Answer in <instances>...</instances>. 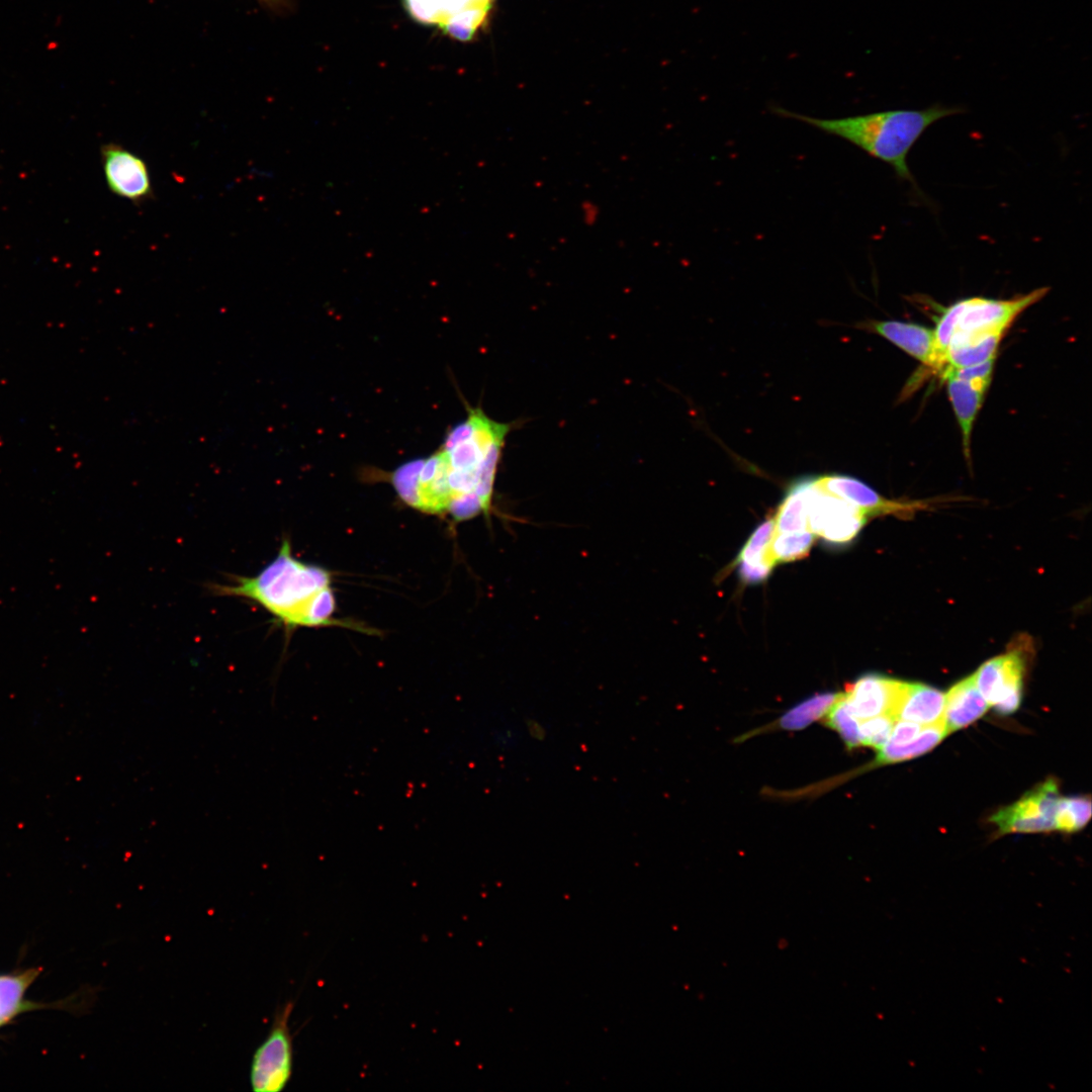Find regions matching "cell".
Returning a JSON list of instances; mask_svg holds the SVG:
<instances>
[{
	"label": "cell",
	"mask_w": 1092,
	"mask_h": 1092,
	"mask_svg": "<svg viewBox=\"0 0 1092 1092\" xmlns=\"http://www.w3.org/2000/svg\"><path fill=\"white\" fill-rule=\"evenodd\" d=\"M942 376L946 380L949 399L961 427L964 453L969 460L973 425L987 389L949 374Z\"/></svg>",
	"instance_id": "obj_18"
},
{
	"label": "cell",
	"mask_w": 1092,
	"mask_h": 1092,
	"mask_svg": "<svg viewBox=\"0 0 1092 1092\" xmlns=\"http://www.w3.org/2000/svg\"><path fill=\"white\" fill-rule=\"evenodd\" d=\"M896 719L890 715H879L861 720L859 734L861 745L880 749L889 739Z\"/></svg>",
	"instance_id": "obj_26"
},
{
	"label": "cell",
	"mask_w": 1092,
	"mask_h": 1092,
	"mask_svg": "<svg viewBox=\"0 0 1092 1092\" xmlns=\"http://www.w3.org/2000/svg\"><path fill=\"white\" fill-rule=\"evenodd\" d=\"M775 533H797L808 530L805 478L788 490L774 519Z\"/></svg>",
	"instance_id": "obj_20"
},
{
	"label": "cell",
	"mask_w": 1092,
	"mask_h": 1092,
	"mask_svg": "<svg viewBox=\"0 0 1092 1092\" xmlns=\"http://www.w3.org/2000/svg\"><path fill=\"white\" fill-rule=\"evenodd\" d=\"M815 535L807 530L797 533H775L768 555L777 562H789L805 557L813 544Z\"/></svg>",
	"instance_id": "obj_23"
},
{
	"label": "cell",
	"mask_w": 1092,
	"mask_h": 1092,
	"mask_svg": "<svg viewBox=\"0 0 1092 1092\" xmlns=\"http://www.w3.org/2000/svg\"><path fill=\"white\" fill-rule=\"evenodd\" d=\"M37 974V970H28L0 976V1025L24 1009V993Z\"/></svg>",
	"instance_id": "obj_21"
},
{
	"label": "cell",
	"mask_w": 1092,
	"mask_h": 1092,
	"mask_svg": "<svg viewBox=\"0 0 1092 1092\" xmlns=\"http://www.w3.org/2000/svg\"><path fill=\"white\" fill-rule=\"evenodd\" d=\"M273 10H281L287 7L288 0H259Z\"/></svg>",
	"instance_id": "obj_29"
},
{
	"label": "cell",
	"mask_w": 1092,
	"mask_h": 1092,
	"mask_svg": "<svg viewBox=\"0 0 1092 1092\" xmlns=\"http://www.w3.org/2000/svg\"><path fill=\"white\" fill-rule=\"evenodd\" d=\"M944 695L923 684L907 682L899 703L896 720H907L920 725L943 722Z\"/></svg>",
	"instance_id": "obj_16"
},
{
	"label": "cell",
	"mask_w": 1092,
	"mask_h": 1092,
	"mask_svg": "<svg viewBox=\"0 0 1092 1092\" xmlns=\"http://www.w3.org/2000/svg\"><path fill=\"white\" fill-rule=\"evenodd\" d=\"M808 530L833 544L850 542L867 516L852 504L823 489L817 478H805Z\"/></svg>",
	"instance_id": "obj_5"
},
{
	"label": "cell",
	"mask_w": 1092,
	"mask_h": 1092,
	"mask_svg": "<svg viewBox=\"0 0 1092 1092\" xmlns=\"http://www.w3.org/2000/svg\"><path fill=\"white\" fill-rule=\"evenodd\" d=\"M816 478L823 489L852 504L867 517L887 514L907 516L923 508V504L919 502L902 503L887 499L868 484L852 476L828 474Z\"/></svg>",
	"instance_id": "obj_12"
},
{
	"label": "cell",
	"mask_w": 1092,
	"mask_h": 1092,
	"mask_svg": "<svg viewBox=\"0 0 1092 1092\" xmlns=\"http://www.w3.org/2000/svg\"><path fill=\"white\" fill-rule=\"evenodd\" d=\"M1024 664L1017 653H1006L983 663L974 674L981 695L1001 715L1015 712L1021 701Z\"/></svg>",
	"instance_id": "obj_9"
},
{
	"label": "cell",
	"mask_w": 1092,
	"mask_h": 1092,
	"mask_svg": "<svg viewBox=\"0 0 1092 1092\" xmlns=\"http://www.w3.org/2000/svg\"><path fill=\"white\" fill-rule=\"evenodd\" d=\"M775 534V522L774 519L766 520L760 524L750 535L749 539L741 549L737 562L746 563H772L774 560L768 555V546L770 540Z\"/></svg>",
	"instance_id": "obj_25"
},
{
	"label": "cell",
	"mask_w": 1092,
	"mask_h": 1092,
	"mask_svg": "<svg viewBox=\"0 0 1092 1092\" xmlns=\"http://www.w3.org/2000/svg\"><path fill=\"white\" fill-rule=\"evenodd\" d=\"M410 13L423 23L439 25L452 36L472 38L485 24L495 0H404Z\"/></svg>",
	"instance_id": "obj_7"
},
{
	"label": "cell",
	"mask_w": 1092,
	"mask_h": 1092,
	"mask_svg": "<svg viewBox=\"0 0 1092 1092\" xmlns=\"http://www.w3.org/2000/svg\"><path fill=\"white\" fill-rule=\"evenodd\" d=\"M988 707L974 674L960 680L944 695L943 722L947 732L967 727L981 718Z\"/></svg>",
	"instance_id": "obj_14"
},
{
	"label": "cell",
	"mask_w": 1092,
	"mask_h": 1092,
	"mask_svg": "<svg viewBox=\"0 0 1092 1092\" xmlns=\"http://www.w3.org/2000/svg\"><path fill=\"white\" fill-rule=\"evenodd\" d=\"M738 573L744 582L755 583L764 580L770 573L772 563H746L738 562Z\"/></svg>",
	"instance_id": "obj_28"
},
{
	"label": "cell",
	"mask_w": 1092,
	"mask_h": 1092,
	"mask_svg": "<svg viewBox=\"0 0 1092 1092\" xmlns=\"http://www.w3.org/2000/svg\"><path fill=\"white\" fill-rule=\"evenodd\" d=\"M1091 810L1088 796L1060 798L1055 816L1056 829L1066 833L1081 830L1090 820Z\"/></svg>",
	"instance_id": "obj_24"
},
{
	"label": "cell",
	"mask_w": 1092,
	"mask_h": 1092,
	"mask_svg": "<svg viewBox=\"0 0 1092 1092\" xmlns=\"http://www.w3.org/2000/svg\"><path fill=\"white\" fill-rule=\"evenodd\" d=\"M1003 334L1004 332L972 334L956 331L947 348L945 366L966 367L995 357Z\"/></svg>",
	"instance_id": "obj_17"
},
{
	"label": "cell",
	"mask_w": 1092,
	"mask_h": 1092,
	"mask_svg": "<svg viewBox=\"0 0 1092 1092\" xmlns=\"http://www.w3.org/2000/svg\"><path fill=\"white\" fill-rule=\"evenodd\" d=\"M839 696L840 693L826 692L807 698L789 709L775 721L739 736L736 739V742H741L752 736L772 731L802 730L813 722L822 720Z\"/></svg>",
	"instance_id": "obj_15"
},
{
	"label": "cell",
	"mask_w": 1092,
	"mask_h": 1092,
	"mask_svg": "<svg viewBox=\"0 0 1092 1092\" xmlns=\"http://www.w3.org/2000/svg\"><path fill=\"white\" fill-rule=\"evenodd\" d=\"M217 596L249 600L286 628L342 625L333 615L336 601L331 573L295 558L284 540L277 555L254 576H235L232 583L214 584Z\"/></svg>",
	"instance_id": "obj_1"
},
{
	"label": "cell",
	"mask_w": 1092,
	"mask_h": 1092,
	"mask_svg": "<svg viewBox=\"0 0 1092 1092\" xmlns=\"http://www.w3.org/2000/svg\"><path fill=\"white\" fill-rule=\"evenodd\" d=\"M466 407V419L447 433L438 449L452 495L449 515L457 521L490 511L506 439L518 425L495 421L480 406Z\"/></svg>",
	"instance_id": "obj_2"
},
{
	"label": "cell",
	"mask_w": 1092,
	"mask_h": 1092,
	"mask_svg": "<svg viewBox=\"0 0 1092 1092\" xmlns=\"http://www.w3.org/2000/svg\"><path fill=\"white\" fill-rule=\"evenodd\" d=\"M858 327L882 336L921 363L935 369L933 330L900 321H871Z\"/></svg>",
	"instance_id": "obj_13"
},
{
	"label": "cell",
	"mask_w": 1092,
	"mask_h": 1092,
	"mask_svg": "<svg viewBox=\"0 0 1092 1092\" xmlns=\"http://www.w3.org/2000/svg\"><path fill=\"white\" fill-rule=\"evenodd\" d=\"M1049 287H1040L1012 299L969 297L962 299V310L956 331L985 334L1005 332L1026 308L1043 298Z\"/></svg>",
	"instance_id": "obj_8"
},
{
	"label": "cell",
	"mask_w": 1092,
	"mask_h": 1092,
	"mask_svg": "<svg viewBox=\"0 0 1092 1092\" xmlns=\"http://www.w3.org/2000/svg\"><path fill=\"white\" fill-rule=\"evenodd\" d=\"M292 1008L288 1002L276 1013L266 1039L253 1056L250 1081L254 1092H279L290 1080L293 1052L288 1021Z\"/></svg>",
	"instance_id": "obj_4"
},
{
	"label": "cell",
	"mask_w": 1092,
	"mask_h": 1092,
	"mask_svg": "<svg viewBox=\"0 0 1092 1092\" xmlns=\"http://www.w3.org/2000/svg\"><path fill=\"white\" fill-rule=\"evenodd\" d=\"M906 684L881 674L868 673L851 682L843 696L852 714L859 721L885 714L896 719Z\"/></svg>",
	"instance_id": "obj_11"
},
{
	"label": "cell",
	"mask_w": 1092,
	"mask_h": 1092,
	"mask_svg": "<svg viewBox=\"0 0 1092 1092\" xmlns=\"http://www.w3.org/2000/svg\"><path fill=\"white\" fill-rule=\"evenodd\" d=\"M995 357L984 361L979 364L966 366V367H951L945 366L942 374H949L977 386L988 388L993 369H994Z\"/></svg>",
	"instance_id": "obj_27"
},
{
	"label": "cell",
	"mask_w": 1092,
	"mask_h": 1092,
	"mask_svg": "<svg viewBox=\"0 0 1092 1092\" xmlns=\"http://www.w3.org/2000/svg\"><path fill=\"white\" fill-rule=\"evenodd\" d=\"M105 180L110 191L132 203L153 196V186L146 162L121 145L110 143L101 148Z\"/></svg>",
	"instance_id": "obj_10"
},
{
	"label": "cell",
	"mask_w": 1092,
	"mask_h": 1092,
	"mask_svg": "<svg viewBox=\"0 0 1092 1092\" xmlns=\"http://www.w3.org/2000/svg\"><path fill=\"white\" fill-rule=\"evenodd\" d=\"M778 115L794 118L839 136L870 156L892 166L897 176L915 184L907 165L910 149L937 120L962 112L960 107L935 104L925 109H897L841 118H818L774 107Z\"/></svg>",
	"instance_id": "obj_3"
},
{
	"label": "cell",
	"mask_w": 1092,
	"mask_h": 1092,
	"mask_svg": "<svg viewBox=\"0 0 1092 1092\" xmlns=\"http://www.w3.org/2000/svg\"><path fill=\"white\" fill-rule=\"evenodd\" d=\"M944 722L923 726L918 735L909 743L897 746L886 742L880 749L873 766L884 765L922 755L935 747L946 735Z\"/></svg>",
	"instance_id": "obj_19"
},
{
	"label": "cell",
	"mask_w": 1092,
	"mask_h": 1092,
	"mask_svg": "<svg viewBox=\"0 0 1092 1092\" xmlns=\"http://www.w3.org/2000/svg\"><path fill=\"white\" fill-rule=\"evenodd\" d=\"M1060 798L1058 783L1048 779L1017 802L997 811L990 820L1001 834L1056 830L1055 816Z\"/></svg>",
	"instance_id": "obj_6"
},
{
	"label": "cell",
	"mask_w": 1092,
	"mask_h": 1092,
	"mask_svg": "<svg viewBox=\"0 0 1092 1092\" xmlns=\"http://www.w3.org/2000/svg\"><path fill=\"white\" fill-rule=\"evenodd\" d=\"M822 720L826 727L838 733L848 750L861 746L859 720L852 714L843 693Z\"/></svg>",
	"instance_id": "obj_22"
}]
</instances>
